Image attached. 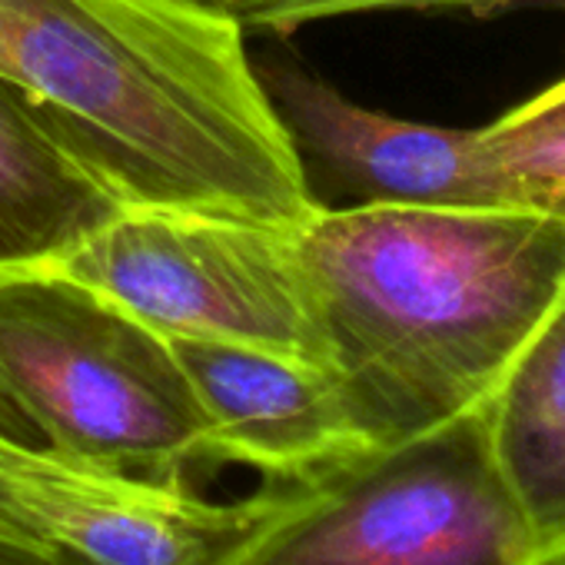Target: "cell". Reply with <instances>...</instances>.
<instances>
[{"mask_svg":"<svg viewBox=\"0 0 565 565\" xmlns=\"http://www.w3.org/2000/svg\"><path fill=\"white\" fill-rule=\"evenodd\" d=\"M515 4V0H256L239 14L246 31L263 34H294L317 21L347 18V14H373V11H486Z\"/></svg>","mask_w":565,"mask_h":565,"instance_id":"7c38bea8","label":"cell"},{"mask_svg":"<svg viewBox=\"0 0 565 565\" xmlns=\"http://www.w3.org/2000/svg\"><path fill=\"white\" fill-rule=\"evenodd\" d=\"M18 439H41L34 426L0 393V449ZM0 565H74L67 552L31 532L0 499Z\"/></svg>","mask_w":565,"mask_h":565,"instance_id":"4fadbf2b","label":"cell"},{"mask_svg":"<svg viewBox=\"0 0 565 565\" xmlns=\"http://www.w3.org/2000/svg\"><path fill=\"white\" fill-rule=\"evenodd\" d=\"M515 206L565 216V77L479 127Z\"/></svg>","mask_w":565,"mask_h":565,"instance_id":"8fae6325","label":"cell"},{"mask_svg":"<svg viewBox=\"0 0 565 565\" xmlns=\"http://www.w3.org/2000/svg\"><path fill=\"white\" fill-rule=\"evenodd\" d=\"M167 340H216L330 370L297 230L127 206L54 263Z\"/></svg>","mask_w":565,"mask_h":565,"instance_id":"5b68a950","label":"cell"},{"mask_svg":"<svg viewBox=\"0 0 565 565\" xmlns=\"http://www.w3.org/2000/svg\"><path fill=\"white\" fill-rule=\"evenodd\" d=\"M539 565H565V555H552V558H542Z\"/></svg>","mask_w":565,"mask_h":565,"instance_id":"9a60e30c","label":"cell"},{"mask_svg":"<svg viewBox=\"0 0 565 565\" xmlns=\"http://www.w3.org/2000/svg\"><path fill=\"white\" fill-rule=\"evenodd\" d=\"M297 246L373 443L482 409L565 294V216L529 206L320 210Z\"/></svg>","mask_w":565,"mask_h":565,"instance_id":"7a4b0ae2","label":"cell"},{"mask_svg":"<svg viewBox=\"0 0 565 565\" xmlns=\"http://www.w3.org/2000/svg\"><path fill=\"white\" fill-rule=\"evenodd\" d=\"M170 347L216 466L236 462L266 482H303L380 446L327 366L216 340H170Z\"/></svg>","mask_w":565,"mask_h":565,"instance_id":"ba28073f","label":"cell"},{"mask_svg":"<svg viewBox=\"0 0 565 565\" xmlns=\"http://www.w3.org/2000/svg\"><path fill=\"white\" fill-rule=\"evenodd\" d=\"M310 193L340 206H515L479 127H436L363 107L290 61L256 67Z\"/></svg>","mask_w":565,"mask_h":565,"instance_id":"52a82bcc","label":"cell"},{"mask_svg":"<svg viewBox=\"0 0 565 565\" xmlns=\"http://www.w3.org/2000/svg\"><path fill=\"white\" fill-rule=\"evenodd\" d=\"M120 210L47 114L0 74V269L54 263Z\"/></svg>","mask_w":565,"mask_h":565,"instance_id":"9c48e42d","label":"cell"},{"mask_svg":"<svg viewBox=\"0 0 565 565\" xmlns=\"http://www.w3.org/2000/svg\"><path fill=\"white\" fill-rule=\"evenodd\" d=\"M482 413L495 466L542 558L565 555V294Z\"/></svg>","mask_w":565,"mask_h":565,"instance_id":"30bf717a","label":"cell"},{"mask_svg":"<svg viewBox=\"0 0 565 565\" xmlns=\"http://www.w3.org/2000/svg\"><path fill=\"white\" fill-rule=\"evenodd\" d=\"M200 4H210V8H220V11H230L239 18L249 4H256V0H200Z\"/></svg>","mask_w":565,"mask_h":565,"instance_id":"5bb4252c","label":"cell"},{"mask_svg":"<svg viewBox=\"0 0 565 565\" xmlns=\"http://www.w3.org/2000/svg\"><path fill=\"white\" fill-rule=\"evenodd\" d=\"M0 393L64 452L180 479L216 466L170 340L57 266L0 269Z\"/></svg>","mask_w":565,"mask_h":565,"instance_id":"277c9868","label":"cell"},{"mask_svg":"<svg viewBox=\"0 0 565 565\" xmlns=\"http://www.w3.org/2000/svg\"><path fill=\"white\" fill-rule=\"evenodd\" d=\"M0 499L87 565H213L259 512V492L216 502L180 476H150L44 439L0 449Z\"/></svg>","mask_w":565,"mask_h":565,"instance_id":"8992f818","label":"cell"},{"mask_svg":"<svg viewBox=\"0 0 565 565\" xmlns=\"http://www.w3.org/2000/svg\"><path fill=\"white\" fill-rule=\"evenodd\" d=\"M243 34L200 0H0V74L124 206L300 230L323 206Z\"/></svg>","mask_w":565,"mask_h":565,"instance_id":"6da1fadb","label":"cell"},{"mask_svg":"<svg viewBox=\"0 0 565 565\" xmlns=\"http://www.w3.org/2000/svg\"><path fill=\"white\" fill-rule=\"evenodd\" d=\"M472 409L380 443L303 482H266L259 512L213 565H539Z\"/></svg>","mask_w":565,"mask_h":565,"instance_id":"3957f363","label":"cell"}]
</instances>
